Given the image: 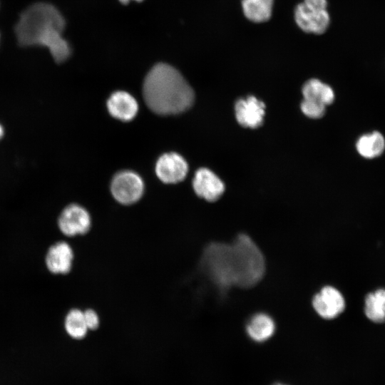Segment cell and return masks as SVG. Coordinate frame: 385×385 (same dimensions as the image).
<instances>
[{
  "instance_id": "obj_23",
  "label": "cell",
  "mask_w": 385,
  "mask_h": 385,
  "mask_svg": "<svg viewBox=\"0 0 385 385\" xmlns=\"http://www.w3.org/2000/svg\"><path fill=\"white\" fill-rule=\"evenodd\" d=\"M273 385H287V384H282V383H277V384H274Z\"/></svg>"
},
{
  "instance_id": "obj_17",
  "label": "cell",
  "mask_w": 385,
  "mask_h": 385,
  "mask_svg": "<svg viewBox=\"0 0 385 385\" xmlns=\"http://www.w3.org/2000/svg\"><path fill=\"white\" fill-rule=\"evenodd\" d=\"M365 314L375 323L385 322V289L371 292L365 298Z\"/></svg>"
},
{
  "instance_id": "obj_20",
  "label": "cell",
  "mask_w": 385,
  "mask_h": 385,
  "mask_svg": "<svg viewBox=\"0 0 385 385\" xmlns=\"http://www.w3.org/2000/svg\"><path fill=\"white\" fill-rule=\"evenodd\" d=\"M83 313L88 330L96 329L100 323V319L97 312L92 309H88Z\"/></svg>"
},
{
  "instance_id": "obj_6",
  "label": "cell",
  "mask_w": 385,
  "mask_h": 385,
  "mask_svg": "<svg viewBox=\"0 0 385 385\" xmlns=\"http://www.w3.org/2000/svg\"><path fill=\"white\" fill-rule=\"evenodd\" d=\"M58 225L63 234L68 237L86 234L91 228V217L82 206L71 204L61 212Z\"/></svg>"
},
{
  "instance_id": "obj_8",
  "label": "cell",
  "mask_w": 385,
  "mask_h": 385,
  "mask_svg": "<svg viewBox=\"0 0 385 385\" xmlns=\"http://www.w3.org/2000/svg\"><path fill=\"white\" fill-rule=\"evenodd\" d=\"M312 304L317 314L327 319L336 318L345 308V301L342 293L331 286L323 287L314 297Z\"/></svg>"
},
{
  "instance_id": "obj_14",
  "label": "cell",
  "mask_w": 385,
  "mask_h": 385,
  "mask_svg": "<svg viewBox=\"0 0 385 385\" xmlns=\"http://www.w3.org/2000/svg\"><path fill=\"white\" fill-rule=\"evenodd\" d=\"M304 99L312 101L324 106L331 104L334 99L332 88L318 79L307 81L302 87Z\"/></svg>"
},
{
  "instance_id": "obj_7",
  "label": "cell",
  "mask_w": 385,
  "mask_h": 385,
  "mask_svg": "<svg viewBox=\"0 0 385 385\" xmlns=\"http://www.w3.org/2000/svg\"><path fill=\"white\" fill-rule=\"evenodd\" d=\"M188 165L178 153H169L161 155L155 165L158 178L165 183H177L186 177Z\"/></svg>"
},
{
  "instance_id": "obj_16",
  "label": "cell",
  "mask_w": 385,
  "mask_h": 385,
  "mask_svg": "<svg viewBox=\"0 0 385 385\" xmlns=\"http://www.w3.org/2000/svg\"><path fill=\"white\" fill-rule=\"evenodd\" d=\"M358 153L364 158L371 159L382 154L385 149L384 136L378 131L361 136L356 144Z\"/></svg>"
},
{
  "instance_id": "obj_1",
  "label": "cell",
  "mask_w": 385,
  "mask_h": 385,
  "mask_svg": "<svg viewBox=\"0 0 385 385\" xmlns=\"http://www.w3.org/2000/svg\"><path fill=\"white\" fill-rule=\"evenodd\" d=\"M65 24L53 5L37 2L21 14L14 31L19 46L47 47L54 61L63 63L71 54L70 46L62 36Z\"/></svg>"
},
{
  "instance_id": "obj_11",
  "label": "cell",
  "mask_w": 385,
  "mask_h": 385,
  "mask_svg": "<svg viewBox=\"0 0 385 385\" xmlns=\"http://www.w3.org/2000/svg\"><path fill=\"white\" fill-rule=\"evenodd\" d=\"M107 108L113 117L123 121H129L137 115L138 104L129 93L118 91L109 97Z\"/></svg>"
},
{
  "instance_id": "obj_19",
  "label": "cell",
  "mask_w": 385,
  "mask_h": 385,
  "mask_svg": "<svg viewBox=\"0 0 385 385\" xmlns=\"http://www.w3.org/2000/svg\"><path fill=\"white\" fill-rule=\"evenodd\" d=\"M301 110L309 118H319L324 115L326 106L312 101L304 99L301 103Z\"/></svg>"
},
{
  "instance_id": "obj_9",
  "label": "cell",
  "mask_w": 385,
  "mask_h": 385,
  "mask_svg": "<svg viewBox=\"0 0 385 385\" xmlns=\"http://www.w3.org/2000/svg\"><path fill=\"white\" fill-rule=\"evenodd\" d=\"M237 122L242 126L256 128L263 123L265 113V103L255 96L239 99L235 106Z\"/></svg>"
},
{
  "instance_id": "obj_10",
  "label": "cell",
  "mask_w": 385,
  "mask_h": 385,
  "mask_svg": "<svg viewBox=\"0 0 385 385\" xmlns=\"http://www.w3.org/2000/svg\"><path fill=\"white\" fill-rule=\"evenodd\" d=\"M192 186L199 197L209 202L218 200L225 191L223 182L212 171L205 168L196 171Z\"/></svg>"
},
{
  "instance_id": "obj_18",
  "label": "cell",
  "mask_w": 385,
  "mask_h": 385,
  "mask_svg": "<svg viewBox=\"0 0 385 385\" xmlns=\"http://www.w3.org/2000/svg\"><path fill=\"white\" fill-rule=\"evenodd\" d=\"M64 324L68 335L76 339H83L88 331L84 313L78 309H73L68 312Z\"/></svg>"
},
{
  "instance_id": "obj_21",
  "label": "cell",
  "mask_w": 385,
  "mask_h": 385,
  "mask_svg": "<svg viewBox=\"0 0 385 385\" xmlns=\"http://www.w3.org/2000/svg\"><path fill=\"white\" fill-rule=\"evenodd\" d=\"M120 2H122L123 4H128V1H130V0H119ZM135 1H142V0H135Z\"/></svg>"
},
{
  "instance_id": "obj_13",
  "label": "cell",
  "mask_w": 385,
  "mask_h": 385,
  "mask_svg": "<svg viewBox=\"0 0 385 385\" xmlns=\"http://www.w3.org/2000/svg\"><path fill=\"white\" fill-rule=\"evenodd\" d=\"M247 333L255 342H263L274 334L275 324L273 319L265 314L253 316L247 325Z\"/></svg>"
},
{
  "instance_id": "obj_22",
  "label": "cell",
  "mask_w": 385,
  "mask_h": 385,
  "mask_svg": "<svg viewBox=\"0 0 385 385\" xmlns=\"http://www.w3.org/2000/svg\"><path fill=\"white\" fill-rule=\"evenodd\" d=\"M3 133H4V130H3V128H2L1 125H0V139L3 135Z\"/></svg>"
},
{
  "instance_id": "obj_3",
  "label": "cell",
  "mask_w": 385,
  "mask_h": 385,
  "mask_svg": "<svg viewBox=\"0 0 385 385\" xmlns=\"http://www.w3.org/2000/svg\"><path fill=\"white\" fill-rule=\"evenodd\" d=\"M230 245V264L234 286L253 287L265 274V262L261 250L245 234L239 235Z\"/></svg>"
},
{
  "instance_id": "obj_4",
  "label": "cell",
  "mask_w": 385,
  "mask_h": 385,
  "mask_svg": "<svg viewBox=\"0 0 385 385\" xmlns=\"http://www.w3.org/2000/svg\"><path fill=\"white\" fill-rule=\"evenodd\" d=\"M327 7V0H304L294 9L296 24L306 33H324L330 24Z\"/></svg>"
},
{
  "instance_id": "obj_12",
  "label": "cell",
  "mask_w": 385,
  "mask_h": 385,
  "mask_svg": "<svg viewBox=\"0 0 385 385\" xmlns=\"http://www.w3.org/2000/svg\"><path fill=\"white\" fill-rule=\"evenodd\" d=\"M73 252L66 242H58L52 245L46 257V264L48 270L53 274H66L72 267Z\"/></svg>"
},
{
  "instance_id": "obj_5",
  "label": "cell",
  "mask_w": 385,
  "mask_h": 385,
  "mask_svg": "<svg viewBox=\"0 0 385 385\" xmlns=\"http://www.w3.org/2000/svg\"><path fill=\"white\" fill-rule=\"evenodd\" d=\"M111 193L119 203L131 205L138 201L143 195L144 184L135 173L125 170L117 173L111 185Z\"/></svg>"
},
{
  "instance_id": "obj_15",
  "label": "cell",
  "mask_w": 385,
  "mask_h": 385,
  "mask_svg": "<svg viewBox=\"0 0 385 385\" xmlns=\"http://www.w3.org/2000/svg\"><path fill=\"white\" fill-rule=\"evenodd\" d=\"M245 17L255 23L268 21L272 14L274 0H242Z\"/></svg>"
},
{
  "instance_id": "obj_2",
  "label": "cell",
  "mask_w": 385,
  "mask_h": 385,
  "mask_svg": "<svg viewBox=\"0 0 385 385\" xmlns=\"http://www.w3.org/2000/svg\"><path fill=\"white\" fill-rule=\"evenodd\" d=\"M147 106L155 113L171 115L188 109L194 101V93L183 76L165 63L155 65L143 83Z\"/></svg>"
}]
</instances>
